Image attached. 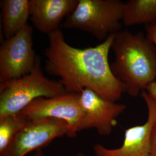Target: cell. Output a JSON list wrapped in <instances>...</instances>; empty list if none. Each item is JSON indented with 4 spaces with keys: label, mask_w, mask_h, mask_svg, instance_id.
Wrapping results in <instances>:
<instances>
[{
    "label": "cell",
    "mask_w": 156,
    "mask_h": 156,
    "mask_svg": "<svg viewBox=\"0 0 156 156\" xmlns=\"http://www.w3.org/2000/svg\"><path fill=\"white\" fill-rule=\"evenodd\" d=\"M30 120L20 112L0 117V156H5L17 134Z\"/></svg>",
    "instance_id": "13"
},
{
    "label": "cell",
    "mask_w": 156,
    "mask_h": 156,
    "mask_svg": "<svg viewBox=\"0 0 156 156\" xmlns=\"http://www.w3.org/2000/svg\"><path fill=\"white\" fill-rule=\"evenodd\" d=\"M33 27L27 24L0 48V83L22 78L33 69L36 57L33 49Z\"/></svg>",
    "instance_id": "5"
},
{
    "label": "cell",
    "mask_w": 156,
    "mask_h": 156,
    "mask_svg": "<svg viewBox=\"0 0 156 156\" xmlns=\"http://www.w3.org/2000/svg\"><path fill=\"white\" fill-rule=\"evenodd\" d=\"M1 10V24L5 39L14 36L28 24L30 0H2Z\"/></svg>",
    "instance_id": "11"
},
{
    "label": "cell",
    "mask_w": 156,
    "mask_h": 156,
    "mask_svg": "<svg viewBox=\"0 0 156 156\" xmlns=\"http://www.w3.org/2000/svg\"><path fill=\"white\" fill-rule=\"evenodd\" d=\"M146 35L156 47V24L146 26Z\"/></svg>",
    "instance_id": "14"
},
{
    "label": "cell",
    "mask_w": 156,
    "mask_h": 156,
    "mask_svg": "<svg viewBox=\"0 0 156 156\" xmlns=\"http://www.w3.org/2000/svg\"><path fill=\"white\" fill-rule=\"evenodd\" d=\"M124 6L120 0H78L62 26L91 34L104 42L121 31Z\"/></svg>",
    "instance_id": "4"
},
{
    "label": "cell",
    "mask_w": 156,
    "mask_h": 156,
    "mask_svg": "<svg viewBox=\"0 0 156 156\" xmlns=\"http://www.w3.org/2000/svg\"><path fill=\"white\" fill-rule=\"evenodd\" d=\"M147 109L145 123L126 129L123 144L111 149L101 144L93 147L95 156H151V134L156 122V99L147 91L141 93Z\"/></svg>",
    "instance_id": "7"
},
{
    "label": "cell",
    "mask_w": 156,
    "mask_h": 156,
    "mask_svg": "<svg viewBox=\"0 0 156 156\" xmlns=\"http://www.w3.org/2000/svg\"><path fill=\"white\" fill-rule=\"evenodd\" d=\"M80 100L84 112L80 131L93 128L102 136L111 133L117 117L126 109L124 104L105 100L88 89L81 91Z\"/></svg>",
    "instance_id": "9"
},
{
    "label": "cell",
    "mask_w": 156,
    "mask_h": 156,
    "mask_svg": "<svg viewBox=\"0 0 156 156\" xmlns=\"http://www.w3.org/2000/svg\"><path fill=\"white\" fill-rule=\"evenodd\" d=\"M32 156H45L44 153H43V151L42 150H39V151H37L36 153L33 155Z\"/></svg>",
    "instance_id": "17"
},
{
    "label": "cell",
    "mask_w": 156,
    "mask_h": 156,
    "mask_svg": "<svg viewBox=\"0 0 156 156\" xmlns=\"http://www.w3.org/2000/svg\"><path fill=\"white\" fill-rule=\"evenodd\" d=\"M70 129L66 122L52 118L31 120L17 134L5 156H26L33 151L41 150L53 140L66 135Z\"/></svg>",
    "instance_id": "8"
},
{
    "label": "cell",
    "mask_w": 156,
    "mask_h": 156,
    "mask_svg": "<svg viewBox=\"0 0 156 156\" xmlns=\"http://www.w3.org/2000/svg\"><path fill=\"white\" fill-rule=\"evenodd\" d=\"M146 91L156 99V82L150 84L147 87Z\"/></svg>",
    "instance_id": "16"
},
{
    "label": "cell",
    "mask_w": 156,
    "mask_h": 156,
    "mask_svg": "<svg viewBox=\"0 0 156 156\" xmlns=\"http://www.w3.org/2000/svg\"><path fill=\"white\" fill-rule=\"evenodd\" d=\"M78 0H30V19L38 31L48 35L59 29L62 19L75 9Z\"/></svg>",
    "instance_id": "10"
},
{
    "label": "cell",
    "mask_w": 156,
    "mask_h": 156,
    "mask_svg": "<svg viewBox=\"0 0 156 156\" xmlns=\"http://www.w3.org/2000/svg\"><path fill=\"white\" fill-rule=\"evenodd\" d=\"M31 120L52 118L64 120L70 129L69 138L80 131L84 112L80 93H66L52 98H39L20 112Z\"/></svg>",
    "instance_id": "6"
},
{
    "label": "cell",
    "mask_w": 156,
    "mask_h": 156,
    "mask_svg": "<svg viewBox=\"0 0 156 156\" xmlns=\"http://www.w3.org/2000/svg\"><path fill=\"white\" fill-rule=\"evenodd\" d=\"M122 22L126 26L156 24V0H129L124 2Z\"/></svg>",
    "instance_id": "12"
},
{
    "label": "cell",
    "mask_w": 156,
    "mask_h": 156,
    "mask_svg": "<svg viewBox=\"0 0 156 156\" xmlns=\"http://www.w3.org/2000/svg\"><path fill=\"white\" fill-rule=\"evenodd\" d=\"M111 49L115 55L112 72L129 95L138 96L156 82V46L143 32L120 31L115 34Z\"/></svg>",
    "instance_id": "2"
},
{
    "label": "cell",
    "mask_w": 156,
    "mask_h": 156,
    "mask_svg": "<svg viewBox=\"0 0 156 156\" xmlns=\"http://www.w3.org/2000/svg\"><path fill=\"white\" fill-rule=\"evenodd\" d=\"M66 93L59 81L45 76L41 58L37 56L30 73L0 84V117L20 113L37 98H52Z\"/></svg>",
    "instance_id": "3"
},
{
    "label": "cell",
    "mask_w": 156,
    "mask_h": 156,
    "mask_svg": "<svg viewBox=\"0 0 156 156\" xmlns=\"http://www.w3.org/2000/svg\"><path fill=\"white\" fill-rule=\"evenodd\" d=\"M115 34L100 45L79 49L69 45L59 28L48 35L45 49V70L60 77L68 93L91 90L102 98L116 102L126 90L112 72L108 57Z\"/></svg>",
    "instance_id": "1"
},
{
    "label": "cell",
    "mask_w": 156,
    "mask_h": 156,
    "mask_svg": "<svg viewBox=\"0 0 156 156\" xmlns=\"http://www.w3.org/2000/svg\"><path fill=\"white\" fill-rule=\"evenodd\" d=\"M151 156H156V122L154 124L151 134Z\"/></svg>",
    "instance_id": "15"
},
{
    "label": "cell",
    "mask_w": 156,
    "mask_h": 156,
    "mask_svg": "<svg viewBox=\"0 0 156 156\" xmlns=\"http://www.w3.org/2000/svg\"><path fill=\"white\" fill-rule=\"evenodd\" d=\"M86 156L84 154L82 153H79L78 154H76L75 156Z\"/></svg>",
    "instance_id": "18"
}]
</instances>
